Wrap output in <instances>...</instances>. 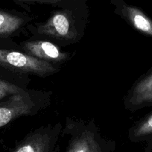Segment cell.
<instances>
[{
	"mask_svg": "<svg viewBox=\"0 0 152 152\" xmlns=\"http://www.w3.org/2000/svg\"><path fill=\"white\" fill-rule=\"evenodd\" d=\"M89 0H67L54 6L43 23L29 25L28 29L36 36L55 40L62 46L78 43L84 37L89 21Z\"/></svg>",
	"mask_w": 152,
	"mask_h": 152,
	"instance_id": "obj_1",
	"label": "cell"
},
{
	"mask_svg": "<svg viewBox=\"0 0 152 152\" xmlns=\"http://www.w3.org/2000/svg\"><path fill=\"white\" fill-rule=\"evenodd\" d=\"M51 91L28 90L0 102V128L25 116H33L51 103Z\"/></svg>",
	"mask_w": 152,
	"mask_h": 152,
	"instance_id": "obj_2",
	"label": "cell"
},
{
	"mask_svg": "<svg viewBox=\"0 0 152 152\" xmlns=\"http://www.w3.org/2000/svg\"><path fill=\"white\" fill-rule=\"evenodd\" d=\"M63 131L71 135L65 152H103L102 137L93 119L67 117Z\"/></svg>",
	"mask_w": 152,
	"mask_h": 152,
	"instance_id": "obj_3",
	"label": "cell"
},
{
	"mask_svg": "<svg viewBox=\"0 0 152 152\" xmlns=\"http://www.w3.org/2000/svg\"><path fill=\"white\" fill-rule=\"evenodd\" d=\"M0 66L21 74L48 77L60 71L58 65L41 61L23 52L0 49Z\"/></svg>",
	"mask_w": 152,
	"mask_h": 152,
	"instance_id": "obj_4",
	"label": "cell"
},
{
	"mask_svg": "<svg viewBox=\"0 0 152 152\" xmlns=\"http://www.w3.org/2000/svg\"><path fill=\"white\" fill-rule=\"evenodd\" d=\"M61 122L43 125L31 131L13 152H53L62 133Z\"/></svg>",
	"mask_w": 152,
	"mask_h": 152,
	"instance_id": "obj_5",
	"label": "cell"
},
{
	"mask_svg": "<svg viewBox=\"0 0 152 152\" xmlns=\"http://www.w3.org/2000/svg\"><path fill=\"white\" fill-rule=\"evenodd\" d=\"M23 52L41 61L58 65L69 61L74 54L64 52L54 43L48 40H26L20 44Z\"/></svg>",
	"mask_w": 152,
	"mask_h": 152,
	"instance_id": "obj_6",
	"label": "cell"
},
{
	"mask_svg": "<svg viewBox=\"0 0 152 152\" xmlns=\"http://www.w3.org/2000/svg\"><path fill=\"white\" fill-rule=\"evenodd\" d=\"M110 3L116 15L134 29L152 37V20L141 10L124 0H110Z\"/></svg>",
	"mask_w": 152,
	"mask_h": 152,
	"instance_id": "obj_7",
	"label": "cell"
},
{
	"mask_svg": "<svg viewBox=\"0 0 152 152\" xmlns=\"http://www.w3.org/2000/svg\"><path fill=\"white\" fill-rule=\"evenodd\" d=\"M152 104V70L137 80L123 99L126 110L134 112Z\"/></svg>",
	"mask_w": 152,
	"mask_h": 152,
	"instance_id": "obj_8",
	"label": "cell"
},
{
	"mask_svg": "<svg viewBox=\"0 0 152 152\" xmlns=\"http://www.w3.org/2000/svg\"><path fill=\"white\" fill-rule=\"evenodd\" d=\"M34 17L28 14L15 11L0 9V38H8L15 36L25 28Z\"/></svg>",
	"mask_w": 152,
	"mask_h": 152,
	"instance_id": "obj_9",
	"label": "cell"
},
{
	"mask_svg": "<svg viewBox=\"0 0 152 152\" xmlns=\"http://www.w3.org/2000/svg\"><path fill=\"white\" fill-rule=\"evenodd\" d=\"M151 135H152V113L136 122L129 130V137L135 141Z\"/></svg>",
	"mask_w": 152,
	"mask_h": 152,
	"instance_id": "obj_10",
	"label": "cell"
},
{
	"mask_svg": "<svg viewBox=\"0 0 152 152\" xmlns=\"http://www.w3.org/2000/svg\"><path fill=\"white\" fill-rule=\"evenodd\" d=\"M26 90L12 83L0 79V100L7 99L13 95L23 93Z\"/></svg>",
	"mask_w": 152,
	"mask_h": 152,
	"instance_id": "obj_11",
	"label": "cell"
},
{
	"mask_svg": "<svg viewBox=\"0 0 152 152\" xmlns=\"http://www.w3.org/2000/svg\"><path fill=\"white\" fill-rule=\"evenodd\" d=\"M17 5L23 7L26 10L28 11L31 6L33 5H52L55 6L61 2L67 1V0H13Z\"/></svg>",
	"mask_w": 152,
	"mask_h": 152,
	"instance_id": "obj_12",
	"label": "cell"
}]
</instances>
